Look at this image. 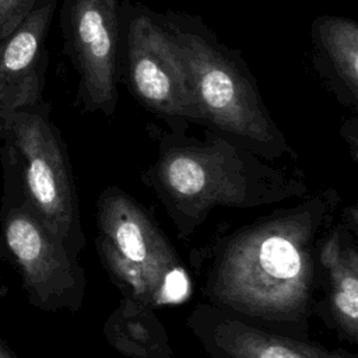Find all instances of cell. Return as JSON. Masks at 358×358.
Returning a JSON list of instances; mask_svg holds the SVG:
<instances>
[{
  "label": "cell",
  "mask_w": 358,
  "mask_h": 358,
  "mask_svg": "<svg viewBox=\"0 0 358 358\" xmlns=\"http://www.w3.org/2000/svg\"><path fill=\"white\" fill-rule=\"evenodd\" d=\"M340 207L338 192L327 187L194 249L190 264L204 302L256 326L309 338L323 299L319 250Z\"/></svg>",
  "instance_id": "1"
},
{
  "label": "cell",
  "mask_w": 358,
  "mask_h": 358,
  "mask_svg": "<svg viewBox=\"0 0 358 358\" xmlns=\"http://www.w3.org/2000/svg\"><path fill=\"white\" fill-rule=\"evenodd\" d=\"M157 137L154 164L141 180L187 241L218 207L249 210L308 194V183L268 164L234 141L206 129L203 140L187 131L148 126Z\"/></svg>",
  "instance_id": "2"
},
{
  "label": "cell",
  "mask_w": 358,
  "mask_h": 358,
  "mask_svg": "<svg viewBox=\"0 0 358 358\" xmlns=\"http://www.w3.org/2000/svg\"><path fill=\"white\" fill-rule=\"evenodd\" d=\"M164 17L190 74L203 127L268 162L295 158L242 53L221 42L200 15L168 8Z\"/></svg>",
  "instance_id": "3"
},
{
  "label": "cell",
  "mask_w": 358,
  "mask_h": 358,
  "mask_svg": "<svg viewBox=\"0 0 358 358\" xmlns=\"http://www.w3.org/2000/svg\"><path fill=\"white\" fill-rule=\"evenodd\" d=\"M95 249L122 296L154 309L185 302L190 274L157 221L129 193L106 186L95 204Z\"/></svg>",
  "instance_id": "4"
},
{
  "label": "cell",
  "mask_w": 358,
  "mask_h": 358,
  "mask_svg": "<svg viewBox=\"0 0 358 358\" xmlns=\"http://www.w3.org/2000/svg\"><path fill=\"white\" fill-rule=\"evenodd\" d=\"M1 158L15 169L22 194L35 214L78 256L85 246L80 204L66 144L41 101L0 122Z\"/></svg>",
  "instance_id": "5"
},
{
  "label": "cell",
  "mask_w": 358,
  "mask_h": 358,
  "mask_svg": "<svg viewBox=\"0 0 358 358\" xmlns=\"http://www.w3.org/2000/svg\"><path fill=\"white\" fill-rule=\"evenodd\" d=\"M120 56L130 94L168 130L203 126L180 48L164 13L131 0L120 3Z\"/></svg>",
  "instance_id": "6"
},
{
  "label": "cell",
  "mask_w": 358,
  "mask_h": 358,
  "mask_svg": "<svg viewBox=\"0 0 358 358\" xmlns=\"http://www.w3.org/2000/svg\"><path fill=\"white\" fill-rule=\"evenodd\" d=\"M1 164L0 235L4 252L21 274L29 303L46 312L80 310L87 282L78 256L29 207L14 166L4 158Z\"/></svg>",
  "instance_id": "7"
},
{
  "label": "cell",
  "mask_w": 358,
  "mask_h": 358,
  "mask_svg": "<svg viewBox=\"0 0 358 358\" xmlns=\"http://www.w3.org/2000/svg\"><path fill=\"white\" fill-rule=\"evenodd\" d=\"M122 0H62L64 52L77 77V102L85 113L112 117L117 105Z\"/></svg>",
  "instance_id": "8"
},
{
  "label": "cell",
  "mask_w": 358,
  "mask_h": 358,
  "mask_svg": "<svg viewBox=\"0 0 358 358\" xmlns=\"http://www.w3.org/2000/svg\"><path fill=\"white\" fill-rule=\"evenodd\" d=\"M186 326L207 358H358L344 348L256 326L207 302L193 306Z\"/></svg>",
  "instance_id": "9"
},
{
  "label": "cell",
  "mask_w": 358,
  "mask_h": 358,
  "mask_svg": "<svg viewBox=\"0 0 358 358\" xmlns=\"http://www.w3.org/2000/svg\"><path fill=\"white\" fill-rule=\"evenodd\" d=\"M358 211L344 207L324 235L319 260L324 271L323 299L319 317L337 336L358 343Z\"/></svg>",
  "instance_id": "10"
},
{
  "label": "cell",
  "mask_w": 358,
  "mask_h": 358,
  "mask_svg": "<svg viewBox=\"0 0 358 358\" xmlns=\"http://www.w3.org/2000/svg\"><path fill=\"white\" fill-rule=\"evenodd\" d=\"M57 0H41L25 21L0 43V122L43 101L46 36Z\"/></svg>",
  "instance_id": "11"
},
{
  "label": "cell",
  "mask_w": 358,
  "mask_h": 358,
  "mask_svg": "<svg viewBox=\"0 0 358 358\" xmlns=\"http://www.w3.org/2000/svg\"><path fill=\"white\" fill-rule=\"evenodd\" d=\"M309 35L315 71L340 105L357 112L358 22L323 14L312 21Z\"/></svg>",
  "instance_id": "12"
},
{
  "label": "cell",
  "mask_w": 358,
  "mask_h": 358,
  "mask_svg": "<svg viewBox=\"0 0 358 358\" xmlns=\"http://www.w3.org/2000/svg\"><path fill=\"white\" fill-rule=\"evenodd\" d=\"M106 343L127 358H172L169 336L155 309L122 296L103 327Z\"/></svg>",
  "instance_id": "13"
},
{
  "label": "cell",
  "mask_w": 358,
  "mask_h": 358,
  "mask_svg": "<svg viewBox=\"0 0 358 358\" xmlns=\"http://www.w3.org/2000/svg\"><path fill=\"white\" fill-rule=\"evenodd\" d=\"M41 0H0V43L31 14Z\"/></svg>",
  "instance_id": "14"
},
{
  "label": "cell",
  "mask_w": 358,
  "mask_h": 358,
  "mask_svg": "<svg viewBox=\"0 0 358 358\" xmlns=\"http://www.w3.org/2000/svg\"><path fill=\"white\" fill-rule=\"evenodd\" d=\"M340 136L345 140L350 147L352 159L358 161V119L357 115L345 119L340 127Z\"/></svg>",
  "instance_id": "15"
},
{
  "label": "cell",
  "mask_w": 358,
  "mask_h": 358,
  "mask_svg": "<svg viewBox=\"0 0 358 358\" xmlns=\"http://www.w3.org/2000/svg\"><path fill=\"white\" fill-rule=\"evenodd\" d=\"M0 358H18L17 354L3 338H0Z\"/></svg>",
  "instance_id": "16"
},
{
  "label": "cell",
  "mask_w": 358,
  "mask_h": 358,
  "mask_svg": "<svg viewBox=\"0 0 358 358\" xmlns=\"http://www.w3.org/2000/svg\"><path fill=\"white\" fill-rule=\"evenodd\" d=\"M3 256H4V246H3V241H1V235H0V267H1Z\"/></svg>",
  "instance_id": "17"
}]
</instances>
